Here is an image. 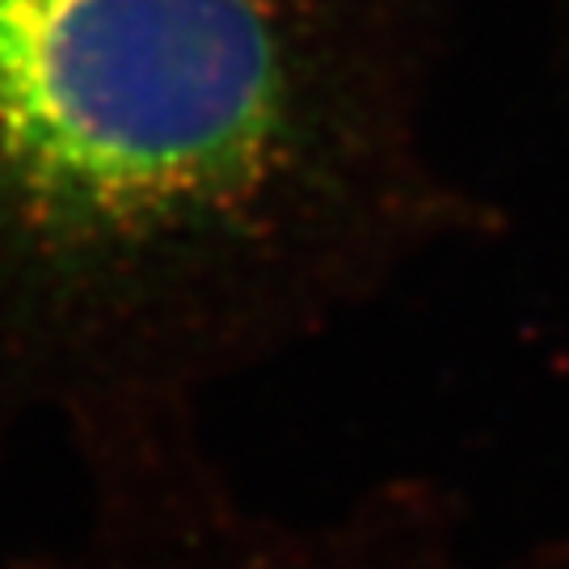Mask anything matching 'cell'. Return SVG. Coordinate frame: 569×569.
Wrapping results in <instances>:
<instances>
[{"mask_svg":"<svg viewBox=\"0 0 569 569\" xmlns=\"http://www.w3.org/2000/svg\"><path fill=\"white\" fill-rule=\"evenodd\" d=\"M283 0H0V406L106 422L350 224Z\"/></svg>","mask_w":569,"mask_h":569,"instance_id":"1","label":"cell"},{"mask_svg":"<svg viewBox=\"0 0 569 569\" xmlns=\"http://www.w3.org/2000/svg\"><path fill=\"white\" fill-rule=\"evenodd\" d=\"M119 569H333L312 552L287 549V545H266V540H228L211 536L203 523L164 536L157 545L127 557Z\"/></svg>","mask_w":569,"mask_h":569,"instance_id":"2","label":"cell"}]
</instances>
